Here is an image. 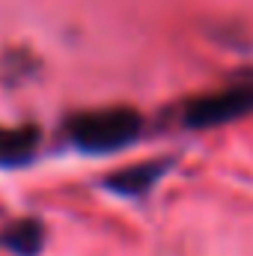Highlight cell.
Masks as SVG:
<instances>
[{"mask_svg":"<svg viewBox=\"0 0 253 256\" xmlns=\"http://www.w3.org/2000/svg\"><path fill=\"white\" fill-rule=\"evenodd\" d=\"M3 244L18 256H36L42 248V226L36 220H18L3 232Z\"/></svg>","mask_w":253,"mask_h":256,"instance_id":"cell-4","label":"cell"},{"mask_svg":"<svg viewBox=\"0 0 253 256\" xmlns=\"http://www.w3.org/2000/svg\"><path fill=\"white\" fill-rule=\"evenodd\" d=\"M158 173H161V167H152V164H146V167H134V170H126V173L114 176L110 185H114V191L137 194V191H146Z\"/></svg>","mask_w":253,"mask_h":256,"instance_id":"cell-5","label":"cell"},{"mask_svg":"<svg viewBox=\"0 0 253 256\" xmlns=\"http://www.w3.org/2000/svg\"><path fill=\"white\" fill-rule=\"evenodd\" d=\"M253 108V92L248 90H232V92H218L208 98H200L188 108V126H220L226 120H236L238 114H248Z\"/></svg>","mask_w":253,"mask_h":256,"instance_id":"cell-2","label":"cell"},{"mask_svg":"<svg viewBox=\"0 0 253 256\" xmlns=\"http://www.w3.org/2000/svg\"><path fill=\"white\" fill-rule=\"evenodd\" d=\"M72 140L86 152H114L140 134V116L128 108H108L80 114L72 122Z\"/></svg>","mask_w":253,"mask_h":256,"instance_id":"cell-1","label":"cell"},{"mask_svg":"<svg viewBox=\"0 0 253 256\" xmlns=\"http://www.w3.org/2000/svg\"><path fill=\"white\" fill-rule=\"evenodd\" d=\"M39 143L36 128H0V164H21Z\"/></svg>","mask_w":253,"mask_h":256,"instance_id":"cell-3","label":"cell"}]
</instances>
